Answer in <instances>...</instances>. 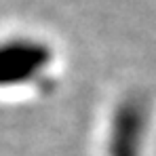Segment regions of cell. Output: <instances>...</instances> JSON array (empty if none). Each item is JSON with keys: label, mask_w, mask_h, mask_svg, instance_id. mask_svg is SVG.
<instances>
[{"label": "cell", "mask_w": 156, "mask_h": 156, "mask_svg": "<svg viewBox=\"0 0 156 156\" xmlns=\"http://www.w3.org/2000/svg\"><path fill=\"white\" fill-rule=\"evenodd\" d=\"M148 112L139 99L118 105L108 137V156H146Z\"/></svg>", "instance_id": "2"}, {"label": "cell", "mask_w": 156, "mask_h": 156, "mask_svg": "<svg viewBox=\"0 0 156 156\" xmlns=\"http://www.w3.org/2000/svg\"><path fill=\"white\" fill-rule=\"evenodd\" d=\"M55 66L51 44L32 38L13 36L0 40V91H21L36 87Z\"/></svg>", "instance_id": "1"}]
</instances>
